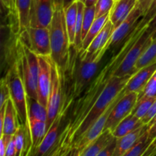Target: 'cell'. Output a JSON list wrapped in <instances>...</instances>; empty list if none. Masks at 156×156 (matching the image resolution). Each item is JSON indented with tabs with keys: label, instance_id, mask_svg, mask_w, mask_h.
Here are the masks:
<instances>
[{
	"label": "cell",
	"instance_id": "cell-3",
	"mask_svg": "<svg viewBox=\"0 0 156 156\" xmlns=\"http://www.w3.org/2000/svg\"><path fill=\"white\" fill-rule=\"evenodd\" d=\"M51 59L60 69L62 77L68 69L70 44L65 20V11L62 3L55 2V9L50 26Z\"/></svg>",
	"mask_w": 156,
	"mask_h": 156
},
{
	"label": "cell",
	"instance_id": "cell-32",
	"mask_svg": "<svg viewBox=\"0 0 156 156\" xmlns=\"http://www.w3.org/2000/svg\"><path fill=\"white\" fill-rule=\"evenodd\" d=\"M94 19H95V5L90 6V7L85 6L84 10L83 23H82V42L91 26L92 25Z\"/></svg>",
	"mask_w": 156,
	"mask_h": 156
},
{
	"label": "cell",
	"instance_id": "cell-44",
	"mask_svg": "<svg viewBox=\"0 0 156 156\" xmlns=\"http://www.w3.org/2000/svg\"><path fill=\"white\" fill-rule=\"evenodd\" d=\"M152 2H153V0H138L139 5L140 6L141 9L143 10L144 15L148 12Z\"/></svg>",
	"mask_w": 156,
	"mask_h": 156
},
{
	"label": "cell",
	"instance_id": "cell-40",
	"mask_svg": "<svg viewBox=\"0 0 156 156\" xmlns=\"http://www.w3.org/2000/svg\"><path fill=\"white\" fill-rule=\"evenodd\" d=\"M147 125L149 126V129H148L149 139L152 141L156 137V115Z\"/></svg>",
	"mask_w": 156,
	"mask_h": 156
},
{
	"label": "cell",
	"instance_id": "cell-45",
	"mask_svg": "<svg viewBox=\"0 0 156 156\" xmlns=\"http://www.w3.org/2000/svg\"><path fill=\"white\" fill-rule=\"evenodd\" d=\"M156 155V137L152 140L150 146H149L146 152L144 153L143 156H154Z\"/></svg>",
	"mask_w": 156,
	"mask_h": 156
},
{
	"label": "cell",
	"instance_id": "cell-30",
	"mask_svg": "<svg viewBox=\"0 0 156 156\" xmlns=\"http://www.w3.org/2000/svg\"><path fill=\"white\" fill-rule=\"evenodd\" d=\"M152 142V140L149 139L148 130L146 131L139 139L136 143L131 148L130 150L126 152L125 156H143Z\"/></svg>",
	"mask_w": 156,
	"mask_h": 156
},
{
	"label": "cell",
	"instance_id": "cell-31",
	"mask_svg": "<svg viewBox=\"0 0 156 156\" xmlns=\"http://www.w3.org/2000/svg\"><path fill=\"white\" fill-rule=\"evenodd\" d=\"M155 99L156 98L152 97H142L139 98L133 110L132 114L141 120L149 111Z\"/></svg>",
	"mask_w": 156,
	"mask_h": 156
},
{
	"label": "cell",
	"instance_id": "cell-37",
	"mask_svg": "<svg viewBox=\"0 0 156 156\" xmlns=\"http://www.w3.org/2000/svg\"><path fill=\"white\" fill-rule=\"evenodd\" d=\"M13 136L9 134H1L0 136V155L1 156H5L6 149Z\"/></svg>",
	"mask_w": 156,
	"mask_h": 156
},
{
	"label": "cell",
	"instance_id": "cell-49",
	"mask_svg": "<svg viewBox=\"0 0 156 156\" xmlns=\"http://www.w3.org/2000/svg\"><path fill=\"white\" fill-rule=\"evenodd\" d=\"M78 1H81V2H82L83 3L85 2V0H78Z\"/></svg>",
	"mask_w": 156,
	"mask_h": 156
},
{
	"label": "cell",
	"instance_id": "cell-6",
	"mask_svg": "<svg viewBox=\"0 0 156 156\" xmlns=\"http://www.w3.org/2000/svg\"><path fill=\"white\" fill-rule=\"evenodd\" d=\"M18 66L28 97L37 100V82L39 75V60L30 47L18 38L17 41Z\"/></svg>",
	"mask_w": 156,
	"mask_h": 156
},
{
	"label": "cell",
	"instance_id": "cell-46",
	"mask_svg": "<svg viewBox=\"0 0 156 156\" xmlns=\"http://www.w3.org/2000/svg\"><path fill=\"white\" fill-rule=\"evenodd\" d=\"M76 1V0H55V2L62 3L64 9H66L67 7H69L70 5L73 4V3Z\"/></svg>",
	"mask_w": 156,
	"mask_h": 156
},
{
	"label": "cell",
	"instance_id": "cell-16",
	"mask_svg": "<svg viewBox=\"0 0 156 156\" xmlns=\"http://www.w3.org/2000/svg\"><path fill=\"white\" fill-rule=\"evenodd\" d=\"M67 109L68 108L66 107H62L61 111L59 113L48 130L47 131V133H46L42 143L38 147L35 155H50V152H52L56 142H57L58 137L59 135V129L60 127V123L62 122V118L65 116Z\"/></svg>",
	"mask_w": 156,
	"mask_h": 156
},
{
	"label": "cell",
	"instance_id": "cell-15",
	"mask_svg": "<svg viewBox=\"0 0 156 156\" xmlns=\"http://www.w3.org/2000/svg\"><path fill=\"white\" fill-rule=\"evenodd\" d=\"M155 71L156 62L150 64V65L146 66L136 72L128 81L127 84L120 91V94L117 96V100H120L126 93L134 91V92H137L139 94L140 92H141L143 88L147 85L148 82Z\"/></svg>",
	"mask_w": 156,
	"mask_h": 156
},
{
	"label": "cell",
	"instance_id": "cell-2",
	"mask_svg": "<svg viewBox=\"0 0 156 156\" xmlns=\"http://www.w3.org/2000/svg\"><path fill=\"white\" fill-rule=\"evenodd\" d=\"M99 62L98 60L88 61L82 59L80 51H78L71 44L68 69L64 75L65 76L68 74L69 90L67 94L63 97L62 106L69 108L72 102L86 89L96 74Z\"/></svg>",
	"mask_w": 156,
	"mask_h": 156
},
{
	"label": "cell",
	"instance_id": "cell-39",
	"mask_svg": "<svg viewBox=\"0 0 156 156\" xmlns=\"http://www.w3.org/2000/svg\"><path fill=\"white\" fill-rule=\"evenodd\" d=\"M156 115V99L155 101L153 102V104L152 105L151 108H149V111L146 113V115L141 119L142 122H143V124H148L152 119L155 117Z\"/></svg>",
	"mask_w": 156,
	"mask_h": 156
},
{
	"label": "cell",
	"instance_id": "cell-34",
	"mask_svg": "<svg viewBox=\"0 0 156 156\" xmlns=\"http://www.w3.org/2000/svg\"><path fill=\"white\" fill-rule=\"evenodd\" d=\"M142 97L156 98V71L143 91L138 94V99Z\"/></svg>",
	"mask_w": 156,
	"mask_h": 156
},
{
	"label": "cell",
	"instance_id": "cell-50",
	"mask_svg": "<svg viewBox=\"0 0 156 156\" xmlns=\"http://www.w3.org/2000/svg\"><path fill=\"white\" fill-rule=\"evenodd\" d=\"M115 1H117V0H115Z\"/></svg>",
	"mask_w": 156,
	"mask_h": 156
},
{
	"label": "cell",
	"instance_id": "cell-29",
	"mask_svg": "<svg viewBox=\"0 0 156 156\" xmlns=\"http://www.w3.org/2000/svg\"><path fill=\"white\" fill-rule=\"evenodd\" d=\"M156 62V38L153 40L152 44L142 54L139 60L136 64V69L137 70L143 68L148 65Z\"/></svg>",
	"mask_w": 156,
	"mask_h": 156
},
{
	"label": "cell",
	"instance_id": "cell-26",
	"mask_svg": "<svg viewBox=\"0 0 156 156\" xmlns=\"http://www.w3.org/2000/svg\"><path fill=\"white\" fill-rule=\"evenodd\" d=\"M65 20L70 44H73L76 37V20H77V2H74L69 7L64 9Z\"/></svg>",
	"mask_w": 156,
	"mask_h": 156
},
{
	"label": "cell",
	"instance_id": "cell-7",
	"mask_svg": "<svg viewBox=\"0 0 156 156\" xmlns=\"http://www.w3.org/2000/svg\"><path fill=\"white\" fill-rule=\"evenodd\" d=\"M51 63V89L47 105V131L60 112L63 105V88H62V76L57 64L50 57Z\"/></svg>",
	"mask_w": 156,
	"mask_h": 156
},
{
	"label": "cell",
	"instance_id": "cell-9",
	"mask_svg": "<svg viewBox=\"0 0 156 156\" xmlns=\"http://www.w3.org/2000/svg\"><path fill=\"white\" fill-rule=\"evenodd\" d=\"M19 38L38 56L51 55L49 27L30 26L27 32L19 35Z\"/></svg>",
	"mask_w": 156,
	"mask_h": 156
},
{
	"label": "cell",
	"instance_id": "cell-4",
	"mask_svg": "<svg viewBox=\"0 0 156 156\" xmlns=\"http://www.w3.org/2000/svg\"><path fill=\"white\" fill-rule=\"evenodd\" d=\"M133 75H128V76H123V77H117L114 76L108 84L101 94H100L96 101L91 108V109L88 111L86 115L84 117L82 121L76 128L74 134H73L72 144L69 148L71 149L72 146L74 144L76 141H77L81 136L84 135L85 132L98 120L101 116L108 109L110 105L112 104L115 98L120 94L125 85L127 84L128 81L129 80ZM68 152V154H69Z\"/></svg>",
	"mask_w": 156,
	"mask_h": 156
},
{
	"label": "cell",
	"instance_id": "cell-43",
	"mask_svg": "<svg viewBox=\"0 0 156 156\" xmlns=\"http://www.w3.org/2000/svg\"><path fill=\"white\" fill-rule=\"evenodd\" d=\"M1 2L4 7L9 9L12 13L15 12L17 14L16 4H15V0H1Z\"/></svg>",
	"mask_w": 156,
	"mask_h": 156
},
{
	"label": "cell",
	"instance_id": "cell-10",
	"mask_svg": "<svg viewBox=\"0 0 156 156\" xmlns=\"http://www.w3.org/2000/svg\"><path fill=\"white\" fill-rule=\"evenodd\" d=\"M116 104L117 102L114 101L112 104L110 105L108 109L101 116L100 118L84 133L82 136H81L77 141L75 142L70 149L68 155L80 156L82 152L103 133V131L105 130L107 120Z\"/></svg>",
	"mask_w": 156,
	"mask_h": 156
},
{
	"label": "cell",
	"instance_id": "cell-25",
	"mask_svg": "<svg viewBox=\"0 0 156 156\" xmlns=\"http://www.w3.org/2000/svg\"><path fill=\"white\" fill-rule=\"evenodd\" d=\"M109 15L110 13H108L106 15H104L94 19V22H93L91 27H90L88 34H86L85 37L84 38L83 42H82V50H81V52L85 51L88 48V46L90 45V44L92 42L94 37L101 31L103 27H105L106 23L109 20Z\"/></svg>",
	"mask_w": 156,
	"mask_h": 156
},
{
	"label": "cell",
	"instance_id": "cell-51",
	"mask_svg": "<svg viewBox=\"0 0 156 156\" xmlns=\"http://www.w3.org/2000/svg\"></svg>",
	"mask_w": 156,
	"mask_h": 156
},
{
	"label": "cell",
	"instance_id": "cell-12",
	"mask_svg": "<svg viewBox=\"0 0 156 156\" xmlns=\"http://www.w3.org/2000/svg\"><path fill=\"white\" fill-rule=\"evenodd\" d=\"M138 100V93L129 92L125 94L113 108L105 124V129H109L111 132L121 120L132 113Z\"/></svg>",
	"mask_w": 156,
	"mask_h": 156
},
{
	"label": "cell",
	"instance_id": "cell-24",
	"mask_svg": "<svg viewBox=\"0 0 156 156\" xmlns=\"http://www.w3.org/2000/svg\"><path fill=\"white\" fill-rule=\"evenodd\" d=\"M142 125H143L142 120L131 113L118 123L115 129L112 131V133L116 138H121Z\"/></svg>",
	"mask_w": 156,
	"mask_h": 156
},
{
	"label": "cell",
	"instance_id": "cell-33",
	"mask_svg": "<svg viewBox=\"0 0 156 156\" xmlns=\"http://www.w3.org/2000/svg\"><path fill=\"white\" fill-rule=\"evenodd\" d=\"M115 0H98L95 5V18L110 13Z\"/></svg>",
	"mask_w": 156,
	"mask_h": 156
},
{
	"label": "cell",
	"instance_id": "cell-17",
	"mask_svg": "<svg viewBox=\"0 0 156 156\" xmlns=\"http://www.w3.org/2000/svg\"><path fill=\"white\" fill-rule=\"evenodd\" d=\"M55 9V0H37L36 8L31 16V27L50 26Z\"/></svg>",
	"mask_w": 156,
	"mask_h": 156
},
{
	"label": "cell",
	"instance_id": "cell-8",
	"mask_svg": "<svg viewBox=\"0 0 156 156\" xmlns=\"http://www.w3.org/2000/svg\"><path fill=\"white\" fill-rule=\"evenodd\" d=\"M153 41L152 35L147 30V26L140 37L137 39L135 44L133 45L130 50L126 55L120 67L117 69L114 76L123 77V76L133 75L138 70L136 69V64L142 56L145 50Z\"/></svg>",
	"mask_w": 156,
	"mask_h": 156
},
{
	"label": "cell",
	"instance_id": "cell-5",
	"mask_svg": "<svg viewBox=\"0 0 156 156\" xmlns=\"http://www.w3.org/2000/svg\"><path fill=\"white\" fill-rule=\"evenodd\" d=\"M4 78L10 90L11 98L16 109L19 124L25 126L31 147V137L27 110V94L18 60H15L11 66Z\"/></svg>",
	"mask_w": 156,
	"mask_h": 156
},
{
	"label": "cell",
	"instance_id": "cell-20",
	"mask_svg": "<svg viewBox=\"0 0 156 156\" xmlns=\"http://www.w3.org/2000/svg\"><path fill=\"white\" fill-rule=\"evenodd\" d=\"M18 24V34L26 33L30 27L32 0H15Z\"/></svg>",
	"mask_w": 156,
	"mask_h": 156
},
{
	"label": "cell",
	"instance_id": "cell-28",
	"mask_svg": "<svg viewBox=\"0 0 156 156\" xmlns=\"http://www.w3.org/2000/svg\"><path fill=\"white\" fill-rule=\"evenodd\" d=\"M27 110L28 117L35 118L41 121L47 122V108L41 105L37 100L31 98L27 96Z\"/></svg>",
	"mask_w": 156,
	"mask_h": 156
},
{
	"label": "cell",
	"instance_id": "cell-38",
	"mask_svg": "<svg viewBox=\"0 0 156 156\" xmlns=\"http://www.w3.org/2000/svg\"><path fill=\"white\" fill-rule=\"evenodd\" d=\"M156 13V0H153V2L151 4L150 7H149V10L146 12V15L143 17L141 20V22L143 24H148L149 23V21L152 20V18L155 16Z\"/></svg>",
	"mask_w": 156,
	"mask_h": 156
},
{
	"label": "cell",
	"instance_id": "cell-1",
	"mask_svg": "<svg viewBox=\"0 0 156 156\" xmlns=\"http://www.w3.org/2000/svg\"><path fill=\"white\" fill-rule=\"evenodd\" d=\"M142 20V19H141ZM141 20L138 25L127 37L126 41L122 46V48L117 55L114 56L111 61L107 63L105 67L102 69L97 77L91 82V85L86 88L83 95L78 100L76 107L73 109L72 119L64 126L58 137L57 142L50 155L66 156L68 155L71 146L73 134L80 122L84 118L88 111L91 109L92 105L100 96L102 91L108 85L110 81L114 76V73L120 67L126 55L130 50L136 41L146 29L147 24H143Z\"/></svg>",
	"mask_w": 156,
	"mask_h": 156
},
{
	"label": "cell",
	"instance_id": "cell-22",
	"mask_svg": "<svg viewBox=\"0 0 156 156\" xmlns=\"http://www.w3.org/2000/svg\"><path fill=\"white\" fill-rule=\"evenodd\" d=\"M29 123H30V137H31V147L28 155H35L38 147L42 143L47 133V122L30 117Z\"/></svg>",
	"mask_w": 156,
	"mask_h": 156
},
{
	"label": "cell",
	"instance_id": "cell-19",
	"mask_svg": "<svg viewBox=\"0 0 156 156\" xmlns=\"http://www.w3.org/2000/svg\"><path fill=\"white\" fill-rule=\"evenodd\" d=\"M148 129L149 126L147 124H143L126 135L123 136L121 138L117 139V147L114 156H125L126 152L130 150L131 148L136 143L141 136Z\"/></svg>",
	"mask_w": 156,
	"mask_h": 156
},
{
	"label": "cell",
	"instance_id": "cell-47",
	"mask_svg": "<svg viewBox=\"0 0 156 156\" xmlns=\"http://www.w3.org/2000/svg\"><path fill=\"white\" fill-rule=\"evenodd\" d=\"M98 0H85V5L87 7H90V6H94L95 5L96 3Z\"/></svg>",
	"mask_w": 156,
	"mask_h": 156
},
{
	"label": "cell",
	"instance_id": "cell-18",
	"mask_svg": "<svg viewBox=\"0 0 156 156\" xmlns=\"http://www.w3.org/2000/svg\"><path fill=\"white\" fill-rule=\"evenodd\" d=\"M138 0H117L110 12L109 19L112 22L114 30L117 28L136 5Z\"/></svg>",
	"mask_w": 156,
	"mask_h": 156
},
{
	"label": "cell",
	"instance_id": "cell-23",
	"mask_svg": "<svg viewBox=\"0 0 156 156\" xmlns=\"http://www.w3.org/2000/svg\"><path fill=\"white\" fill-rule=\"evenodd\" d=\"M114 138L115 137L111 129H105L103 133L82 152L80 156H98Z\"/></svg>",
	"mask_w": 156,
	"mask_h": 156
},
{
	"label": "cell",
	"instance_id": "cell-11",
	"mask_svg": "<svg viewBox=\"0 0 156 156\" xmlns=\"http://www.w3.org/2000/svg\"><path fill=\"white\" fill-rule=\"evenodd\" d=\"M143 16H144V13L137 2L136 5L133 9L130 14L126 17V19L117 28L114 29L108 44L105 47V50H108L111 47L119 45L121 44L122 41L126 39L131 32L138 25L139 22Z\"/></svg>",
	"mask_w": 156,
	"mask_h": 156
},
{
	"label": "cell",
	"instance_id": "cell-48",
	"mask_svg": "<svg viewBox=\"0 0 156 156\" xmlns=\"http://www.w3.org/2000/svg\"><path fill=\"white\" fill-rule=\"evenodd\" d=\"M37 2V0H32V5H31V16L34 14L35 11V8H36Z\"/></svg>",
	"mask_w": 156,
	"mask_h": 156
},
{
	"label": "cell",
	"instance_id": "cell-13",
	"mask_svg": "<svg viewBox=\"0 0 156 156\" xmlns=\"http://www.w3.org/2000/svg\"><path fill=\"white\" fill-rule=\"evenodd\" d=\"M113 31L114 26L109 19L101 31L94 37L88 48L84 52L80 51L81 57L85 60H98L100 62L102 56L106 52L105 47L108 44Z\"/></svg>",
	"mask_w": 156,
	"mask_h": 156
},
{
	"label": "cell",
	"instance_id": "cell-36",
	"mask_svg": "<svg viewBox=\"0 0 156 156\" xmlns=\"http://www.w3.org/2000/svg\"><path fill=\"white\" fill-rule=\"evenodd\" d=\"M117 144V138H114L98 156H114V152H115L116 147Z\"/></svg>",
	"mask_w": 156,
	"mask_h": 156
},
{
	"label": "cell",
	"instance_id": "cell-41",
	"mask_svg": "<svg viewBox=\"0 0 156 156\" xmlns=\"http://www.w3.org/2000/svg\"><path fill=\"white\" fill-rule=\"evenodd\" d=\"M6 156H17V150H16V146H15V140H14V136L11 141L9 142V145L7 146L5 152Z\"/></svg>",
	"mask_w": 156,
	"mask_h": 156
},
{
	"label": "cell",
	"instance_id": "cell-21",
	"mask_svg": "<svg viewBox=\"0 0 156 156\" xmlns=\"http://www.w3.org/2000/svg\"><path fill=\"white\" fill-rule=\"evenodd\" d=\"M18 114L12 98H9L6 102L5 114L2 126H0L1 134L14 135L19 126Z\"/></svg>",
	"mask_w": 156,
	"mask_h": 156
},
{
	"label": "cell",
	"instance_id": "cell-27",
	"mask_svg": "<svg viewBox=\"0 0 156 156\" xmlns=\"http://www.w3.org/2000/svg\"><path fill=\"white\" fill-rule=\"evenodd\" d=\"M76 2H77V20H76V37H75L74 44L72 45L74 46L78 51H81L82 50V23H83V15L85 5L81 1L76 0Z\"/></svg>",
	"mask_w": 156,
	"mask_h": 156
},
{
	"label": "cell",
	"instance_id": "cell-14",
	"mask_svg": "<svg viewBox=\"0 0 156 156\" xmlns=\"http://www.w3.org/2000/svg\"><path fill=\"white\" fill-rule=\"evenodd\" d=\"M39 75L37 82V101L47 108L51 89V63L50 56H38Z\"/></svg>",
	"mask_w": 156,
	"mask_h": 156
},
{
	"label": "cell",
	"instance_id": "cell-42",
	"mask_svg": "<svg viewBox=\"0 0 156 156\" xmlns=\"http://www.w3.org/2000/svg\"><path fill=\"white\" fill-rule=\"evenodd\" d=\"M147 30H149V33L152 35V38L155 39L156 38V13L155 16L152 18L149 24H147Z\"/></svg>",
	"mask_w": 156,
	"mask_h": 156
},
{
	"label": "cell",
	"instance_id": "cell-35",
	"mask_svg": "<svg viewBox=\"0 0 156 156\" xmlns=\"http://www.w3.org/2000/svg\"><path fill=\"white\" fill-rule=\"evenodd\" d=\"M0 95H1V100H0V108H1L8 101L9 98H11L10 90L5 78H3L1 81V94Z\"/></svg>",
	"mask_w": 156,
	"mask_h": 156
}]
</instances>
